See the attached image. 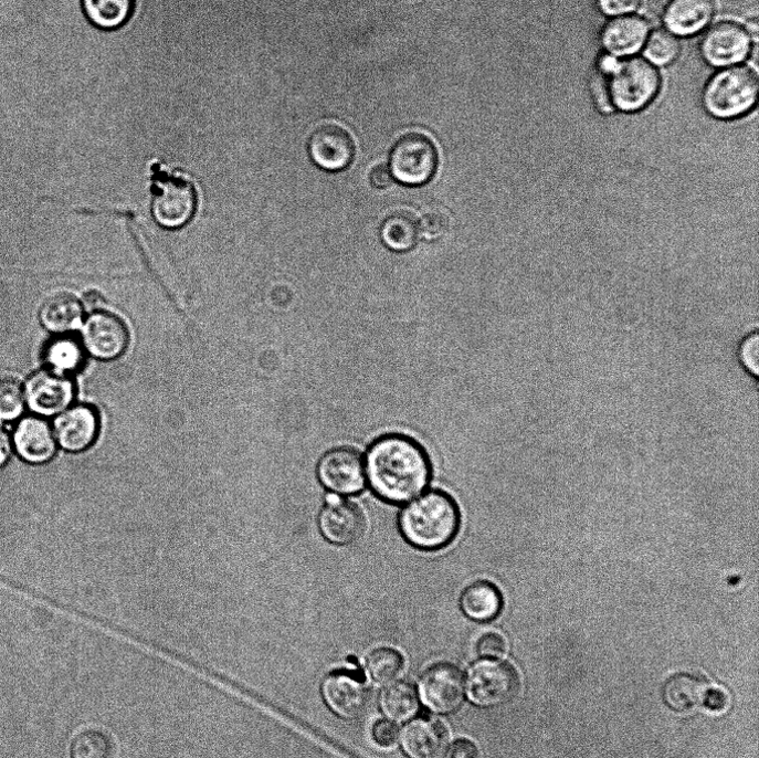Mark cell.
Here are the masks:
<instances>
[{
    "label": "cell",
    "mask_w": 759,
    "mask_h": 758,
    "mask_svg": "<svg viewBox=\"0 0 759 758\" xmlns=\"http://www.w3.org/2000/svg\"><path fill=\"white\" fill-rule=\"evenodd\" d=\"M25 398L35 413L54 417L71 408L75 398V388L67 375L49 369L30 378Z\"/></svg>",
    "instance_id": "cell-10"
},
{
    "label": "cell",
    "mask_w": 759,
    "mask_h": 758,
    "mask_svg": "<svg viewBox=\"0 0 759 758\" xmlns=\"http://www.w3.org/2000/svg\"><path fill=\"white\" fill-rule=\"evenodd\" d=\"M447 758H479V750L472 740L461 738L451 746Z\"/></svg>",
    "instance_id": "cell-38"
},
{
    "label": "cell",
    "mask_w": 759,
    "mask_h": 758,
    "mask_svg": "<svg viewBox=\"0 0 759 758\" xmlns=\"http://www.w3.org/2000/svg\"><path fill=\"white\" fill-rule=\"evenodd\" d=\"M101 420L95 408L78 404L60 414L54 424V434L63 450L70 453H83L97 441Z\"/></svg>",
    "instance_id": "cell-12"
},
{
    "label": "cell",
    "mask_w": 759,
    "mask_h": 758,
    "mask_svg": "<svg viewBox=\"0 0 759 758\" xmlns=\"http://www.w3.org/2000/svg\"><path fill=\"white\" fill-rule=\"evenodd\" d=\"M507 651L505 639L495 632L483 635L477 643V652L482 657L498 659Z\"/></svg>",
    "instance_id": "cell-35"
},
{
    "label": "cell",
    "mask_w": 759,
    "mask_h": 758,
    "mask_svg": "<svg viewBox=\"0 0 759 758\" xmlns=\"http://www.w3.org/2000/svg\"><path fill=\"white\" fill-rule=\"evenodd\" d=\"M13 444L3 430H0V467L4 466L11 457Z\"/></svg>",
    "instance_id": "cell-40"
},
{
    "label": "cell",
    "mask_w": 759,
    "mask_h": 758,
    "mask_svg": "<svg viewBox=\"0 0 759 758\" xmlns=\"http://www.w3.org/2000/svg\"><path fill=\"white\" fill-rule=\"evenodd\" d=\"M25 402V390L17 378L0 379V419L12 421L20 418Z\"/></svg>",
    "instance_id": "cell-30"
},
{
    "label": "cell",
    "mask_w": 759,
    "mask_h": 758,
    "mask_svg": "<svg viewBox=\"0 0 759 758\" xmlns=\"http://www.w3.org/2000/svg\"><path fill=\"white\" fill-rule=\"evenodd\" d=\"M649 30L647 22L637 17L613 20L603 30V48L615 57L633 55L646 43Z\"/></svg>",
    "instance_id": "cell-20"
},
{
    "label": "cell",
    "mask_w": 759,
    "mask_h": 758,
    "mask_svg": "<svg viewBox=\"0 0 759 758\" xmlns=\"http://www.w3.org/2000/svg\"><path fill=\"white\" fill-rule=\"evenodd\" d=\"M373 741L383 748L393 747L400 737L399 727L390 720H378L371 729Z\"/></svg>",
    "instance_id": "cell-34"
},
{
    "label": "cell",
    "mask_w": 759,
    "mask_h": 758,
    "mask_svg": "<svg viewBox=\"0 0 759 758\" xmlns=\"http://www.w3.org/2000/svg\"><path fill=\"white\" fill-rule=\"evenodd\" d=\"M308 154L318 167L327 171H339L351 164L355 144L344 128L325 125L312 134L308 140Z\"/></svg>",
    "instance_id": "cell-15"
},
{
    "label": "cell",
    "mask_w": 759,
    "mask_h": 758,
    "mask_svg": "<svg viewBox=\"0 0 759 758\" xmlns=\"http://www.w3.org/2000/svg\"><path fill=\"white\" fill-rule=\"evenodd\" d=\"M87 20L101 30H115L129 19L134 0H81Z\"/></svg>",
    "instance_id": "cell-25"
},
{
    "label": "cell",
    "mask_w": 759,
    "mask_h": 758,
    "mask_svg": "<svg viewBox=\"0 0 759 758\" xmlns=\"http://www.w3.org/2000/svg\"><path fill=\"white\" fill-rule=\"evenodd\" d=\"M324 697L329 707L347 719L361 717L368 709L370 694L362 681L347 672H335L323 686Z\"/></svg>",
    "instance_id": "cell-16"
},
{
    "label": "cell",
    "mask_w": 759,
    "mask_h": 758,
    "mask_svg": "<svg viewBox=\"0 0 759 758\" xmlns=\"http://www.w3.org/2000/svg\"><path fill=\"white\" fill-rule=\"evenodd\" d=\"M739 357L742 367L751 376L757 377L759 367V338L757 334L745 338L739 348Z\"/></svg>",
    "instance_id": "cell-33"
},
{
    "label": "cell",
    "mask_w": 759,
    "mask_h": 758,
    "mask_svg": "<svg viewBox=\"0 0 759 758\" xmlns=\"http://www.w3.org/2000/svg\"><path fill=\"white\" fill-rule=\"evenodd\" d=\"M391 172L402 183L419 186L430 181L436 172L439 154L424 135L402 137L391 152Z\"/></svg>",
    "instance_id": "cell-6"
},
{
    "label": "cell",
    "mask_w": 759,
    "mask_h": 758,
    "mask_svg": "<svg viewBox=\"0 0 759 758\" xmlns=\"http://www.w3.org/2000/svg\"><path fill=\"white\" fill-rule=\"evenodd\" d=\"M714 13V0H671L664 23L676 35L692 36L708 25Z\"/></svg>",
    "instance_id": "cell-18"
},
{
    "label": "cell",
    "mask_w": 759,
    "mask_h": 758,
    "mask_svg": "<svg viewBox=\"0 0 759 758\" xmlns=\"http://www.w3.org/2000/svg\"><path fill=\"white\" fill-rule=\"evenodd\" d=\"M707 688L705 681L697 675L676 673L665 681L662 698L673 712L687 713L703 704Z\"/></svg>",
    "instance_id": "cell-21"
},
{
    "label": "cell",
    "mask_w": 759,
    "mask_h": 758,
    "mask_svg": "<svg viewBox=\"0 0 759 758\" xmlns=\"http://www.w3.org/2000/svg\"><path fill=\"white\" fill-rule=\"evenodd\" d=\"M403 655L390 648L377 649L367 659V671L377 684H389L403 673Z\"/></svg>",
    "instance_id": "cell-28"
},
{
    "label": "cell",
    "mask_w": 759,
    "mask_h": 758,
    "mask_svg": "<svg viewBox=\"0 0 759 758\" xmlns=\"http://www.w3.org/2000/svg\"><path fill=\"white\" fill-rule=\"evenodd\" d=\"M420 687L423 702L436 713H452L464 701V676L451 664H438L428 670L421 680Z\"/></svg>",
    "instance_id": "cell-11"
},
{
    "label": "cell",
    "mask_w": 759,
    "mask_h": 758,
    "mask_svg": "<svg viewBox=\"0 0 759 758\" xmlns=\"http://www.w3.org/2000/svg\"><path fill=\"white\" fill-rule=\"evenodd\" d=\"M198 209L194 186L179 178L162 181L152 199L155 222L166 230H178L191 222Z\"/></svg>",
    "instance_id": "cell-8"
},
{
    "label": "cell",
    "mask_w": 759,
    "mask_h": 758,
    "mask_svg": "<svg viewBox=\"0 0 759 758\" xmlns=\"http://www.w3.org/2000/svg\"><path fill=\"white\" fill-rule=\"evenodd\" d=\"M370 182L379 189L389 188L394 182V177L387 166H377L370 172Z\"/></svg>",
    "instance_id": "cell-39"
},
{
    "label": "cell",
    "mask_w": 759,
    "mask_h": 758,
    "mask_svg": "<svg viewBox=\"0 0 759 758\" xmlns=\"http://www.w3.org/2000/svg\"><path fill=\"white\" fill-rule=\"evenodd\" d=\"M366 483L379 499L405 505L431 484L433 466L428 451L411 436L391 433L379 436L365 459Z\"/></svg>",
    "instance_id": "cell-1"
},
{
    "label": "cell",
    "mask_w": 759,
    "mask_h": 758,
    "mask_svg": "<svg viewBox=\"0 0 759 758\" xmlns=\"http://www.w3.org/2000/svg\"><path fill=\"white\" fill-rule=\"evenodd\" d=\"M323 487L335 495H356L366 486L363 459L351 448H337L325 453L316 469Z\"/></svg>",
    "instance_id": "cell-7"
},
{
    "label": "cell",
    "mask_w": 759,
    "mask_h": 758,
    "mask_svg": "<svg viewBox=\"0 0 759 758\" xmlns=\"http://www.w3.org/2000/svg\"><path fill=\"white\" fill-rule=\"evenodd\" d=\"M503 607L502 592L488 581H477L471 585L461 598V608L464 614L477 622L495 620L502 613Z\"/></svg>",
    "instance_id": "cell-22"
},
{
    "label": "cell",
    "mask_w": 759,
    "mask_h": 758,
    "mask_svg": "<svg viewBox=\"0 0 759 758\" xmlns=\"http://www.w3.org/2000/svg\"><path fill=\"white\" fill-rule=\"evenodd\" d=\"M404 540L422 551H439L458 536L462 513L455 498L441 489L424 492L407 503L398 518Z\"/></svg>",
    "instance_id": "cell-2"
},
{
    "label": "cell",
    "mask_w": 759,
    "mask_h": 758,
    "mask_svg": "<svg viewBox=\"0 0 759 758\" xmlns=\"http://www.w3.org/2000/svg\"><path fill=\"white\" fill-rule=\"evenodd\" d=\"M321 536L336 546H348L363 534L366 520L361 509L351 502L333 497L318 515Z\"/></svg>",
    "instance_id": "cell-13"
},
{
    "label": "cell",
    "mask_w": 759,
    "mask_h": 758,
    "mask_svg": "<svg viewBox=\"0 0 759 758\" xmlns=\"http://www.w3.org/2000/svg\"><path fill=\"white\" fill-rule=\"evenodd\" d=\"M703 705L713 713H721L729 706V697L720 688H707Z\"/></svg>",
    "instance_id": "cell-37"
},
{
    "label": "cell",
    "mask_w": 759,
    "mask_h": 758,
    "mask_svg": "<svg viewBox=\"0 0 759 758\" xmlns=\"http://www.w3.org/2000/svg\"><path fill=\"white\" fill-rule=\"evenodd\" d=\"M419 695L415 687L400 682L390 685L382 695V707L394 720L410 719L419 709Z\"/></svg>",
    "instance_id": "cell-26"
},
{
    "label": "cell",
    "mask_w": 759,
    "mask_h": 758,
    "mask_svg": "<svg viewBox=\"0 0 759 758\" xmlns=\"http://www.w3.org/2000/svg\"><path fill=\"white\" fill-rule=\"evenodd\" d=\"M520 676L507 662L486 661L475 665L467 681L471 699L483 707L510 703L520 691Z\"/></svg>",
    "instance_id": "cell-5"
},
{
    "label": "cell",
    "mask_w": 759,
    "mask_h": 758,
    "mask_svg": "<svg viewBox=\"0 0 759 758\" xmlns=\"http://www.w3.org/2000/svg\"><path fill=\"white\" fill-rule=\"evenodd\" d=\"M129 333L125 323L116 315L98 310L83 325L85 349L99 360H114L127 349Z\"/></svg>",
    "instance_id": "cell-9"
},
{
    "label": "cell",
    "mask_w": 759,
    "mask_h": 758,
    "mask_svg": "<svg viewBox=\"0 0 759 758\" xmlns=\"http://www.w3.org/2000/svg\"><path fill=\"white\" fill-rule=\"evenodd\" d=\"M746 32H747L748 35H749V34H750V35H753V36L757 35V32H758V24H757V20H756V19H753L752 21H750V22L748 23V25H747V31H746Z\"/></svg>",
    "instance_id": "cell-41"
},
{
    "label": "cell",
    "mask_w": 759,
    "mask_h": 758,
    "mask_svg": "<svg viewBox=\"0 0 759 758\" xmlns=\"http://www.w3.org/2000/svg\"><path fill=\"white\" fill-rule=\"evenodd\" d=\"M609 80L610 101L623 112H637L646 107L657 95L661 76L657 70L643 59H630L611 67Z\"/></svg>",
    "instance_id": "cell-4"
},
{
    "label": "cell",
    "mask_w": 759,
    "mask_h": 758,
    "mask_svg": "<svg viewBox=\"0 0 759 758\" xmlns=\"http://www.w3.org/2000/svg\"><path fill=\"white\" fill-rule=\"evenodd\" d=\"M641 0H599L601 11L609 17H620L634 13Z\"/></svg>",
    "instance_id": "cell-36"
},
{
    "label": "cell",
    "mask_w": 759,
    "mask_h": 758,
    "mask_svg": "<svg viewBox=\"0 0 759 758\" xmlns=\"http://www.w3.org/2000/svg\"><path fill=\"white\" fill-rule=\"evenodd\" d=\"M757 94V75L748 67L737 66L719 72L708 82L703 103L714 117L731 119L751 110Z\"/></svg>",
    "instance_id": "cell-3"
},
{
    "label": "cell",
    "mask_w": 759,
    "mask_h": 758,
    "mask_svg": "<svg viewBox=\"0 0 759 758\" xmlns=\"http://www.w3.org/2000/svg\"><path fill=\"white\" fill-rule=\"evenodd\" d=\"M402 744L411 758H440L446 748L447 730L436 719H418L404 729Z\"/></svg>",
    "instance_id": "cell-19"
},
{
    "label": "cell",
    "mask_w": 759,
    "mask_h": 758,
    "mask_svg": "<svg viewBox=\"0 0 759 758\" xmlns=\"http://www.w3.org/2000/svg\"><path fill=\"white\" fill-rule=\"evenodd\" d=\"M450 229V218L439 210L428 212L420 223V232L428 240H438L446 234Z\"/></svg>",
    "instance_id": "cell-32"
},
{
    "label": "cell",
    "mask_w": 759,
    "mask_h": 758,
    "mask_svg": "<svg viewBox=\"0 0 759 758\" xmlns=\"http://www.w3.org/2000/svg\"><path fill=\"white\" fill-rule=\"evenodd\" d=\"M51 370L67 375L78 370L84 362V349L73 338H59L52 341L45 354Z\"/></svg>",
    "instance_id": "cell-27"
},
{
    "label": "cell",
    "mask_w": 759,
    "mask_h": 758,
    "mask_svg": "<svg viewBox=\"0 0 759 758\" xmlns=\"http://www.w3.org/2000/svg\"><path fill=\"white\" fill-rule=\"evenodd\" d=\"M679 50V43L672 33L657 30L647 38L644 53L654 64L668 65L677 59Z\"/></svg>",
    "instance_id": "cell-31"
},
{
    "label": "cell",
    "mask_w": 759,
    "mask_h": 758,
    "mask_svg": "<svg viewBox=\"0 0 759 758\" xmlns=\"http://www.w3.org/2000/svg\"><path fill=\"white\" fill-rule=\"evenodd\" d=\"M81 302L70 294H56L46 299L41 309L43 325L55 334H67L83 323Z\"/></svg>",
    "instance_id": "cell-23"
},
{
    "label": "cell",
    "mask_w": 759,
    "mask_h": 758,
    "mask_svg": "<svg viewBox=\"0 0 759 758\" xmlns=\"http://www.w3.org/2000/svg\"><path fill=\"white\" fill-rule=\"evenodd\" d=\"M113 754L112 739L97 729L81 733L72 744L73 758H112Z\"/></svg>",
    "instance_id": "cell-29"
},
{
    "label": "cell",
    "mask_w": 759,
    "mask_h": 758,
    "mask_svg": "<svg viewBox=\"0 0 759 758\" xmlns=\"http://www.w3.org/2000/svg\"><path fill=\"white\" fill-rule=\"evenodd\" d=\"M749 50L750 40L746 30L729 22L708 30L700 44L704 60L715 67L741 63L748 56Z\"/></svg>",
    "instance_id": "cell-14"
},
{
    "label": "cell",
    "mask_w": 759,
    "mask_h": 758,
    "mask_svg": "<svg viewBox=\"0 0 759 758\" xmlns=\"http://www.w3.org/2000/svg\"><path fill=\"white\" fill-rule=\"evenodd\" d=\"M420 223L417 218L405 211L389 215L381 228L384 244L392 251L409 252L417 245L420 236Z\"/></svg>",
    "instance_id": "cell-24"
},
{
    "label": "cell",
    "mask_w": 759,
    "mask_h": 758,
    "mask_svg": "<svg viewBox=\"0 0 759 758\" xmlns=\"http://www.w3.org/2000/svg\"><path fill=\"white\" fill-rule=\"evenodd\" d=\"M14 446L24 461L44 464L55 456L57 442L54 430L46 421L30 417L18 425Z\"/></svg>",
    "instance_id": "cell-17"
}]
</instances>
